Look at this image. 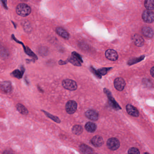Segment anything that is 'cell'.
Returning a JSON list of instances; mask_svg holds the SVG:
<instances>
[{"mask_svg": "<svg viewBox=\"0 0 154 154\" xmlns=\"http://www.w3.org/2000/svg\"><path fill=\"white\" fill-rule=\"evenodd\" d=\"M150 73L151 74V76L154 78V67H152L150 70Z\"/></svg>", "mask_w": 154, "mask_h": 154, "instance_id": "cell-27", "label": "cell"}, {"mask_svg": "<svg viewBox=\"0 0 154 154\" xmlns=\"http://www.w3.org/2000/svg\"><path fill=\"white\" fill-rule=\"evenodd\" d=\"M1 2L3 4V6H4L6 9H7V0H1Z\"/></svg>", "mask_w": 154, "mask_h": 154, "instance_id": "cell-26", "label": "cell"}, {"mask_svg": "<svg viewBox=\"0 0 154 154\" xmlns=\"http://www.w3.org/2000/svg\"><path fill=\"white\" fill-rule=\"evenodd\" d=\"M91 142L92 144L96 147H101L104 143L103 139L99 136H94L91 140Z\"/></svg>", "mask_w": 154, "mask_h": 154, "instance_id": "cell-11", "label": "cell"}, {"mask_svg": "<svg viewBox=\"0 0 154 154\" xmlns=\"http://www.w3.org/2000/svg\"><path fill=\"white\" fill-rule=\"evenodd\" d=\"M22 1H27L28 0H22Z\"/></svg>", "mask_w": 154, "mask_h": 154, "instance_id": "cell-28", "label": "cell"}, {"mask_svg": "<svg viewBox=\"0 0 154 154\" xmlns=\"http://www.w3.org/2000/svg\"><path fill=\"white\" fill-rule=\"evenodd\" d=\"M62 84L65 89L70 91H76L77 88V84L76 82L72 80H63Z\"/></svg>", "mask_w": 154, "mask_h": 154, "instance_id": "cell-2", "label": "cell"}, {"mask_svg": "<svg viewBox=\"0 0 154 154\" xmlns=\"http://www.w3.org/2000/svg\"><path fill=\"white\" fill-rule=\"evenodd\" d=\"M85 117L92 121H97L99 118V114L96 111L89 110L85 112Z\"/></svg>", "mask_w": 154, "mask_h": 154, "instance_id": "cell-10", "label": "cell"}, {"mask_svg": "<svg viewBox=\"0 0 154 154\" xmlns=\"http://www.w3.org/2000/svg\"><path fill=\"white\" fill-rule=\"evenodd\" d=\"M57 33L61 37L66 40H68L70 37L69 33L62 27H58L56 29Z\"/></svg>", "mask_w": 154, "mask_h": 154, "instance_id": "cell-15", "label": "cell"}, {"mask_svg": "<svg viewBox=\"0 0 154 154\" xmlns=\"http://www.w3.org/2000/svg\"><path fill=\"white\" fill-rule=\"evenodd\" d=\"M23 68H21V71L19 70H16L12 72V75L14 77H16L17 79H20L22 78L23 76V73H24V70H22Z\"/></svg>", "mask_w": 154, "mask_h": 154, "instance_id": "cell-21", "label": "cell"}, {"mask_svg": "<svg viewBox=\"0 0 154 154\" xmlns=\"http://www.w3.org/2000/svg\"><path fill=\"white\" fill-rule=\"evenodd\" d=\"M142 18L146 23H152L154 21V13L149 10H145L143 12Z\"/></svg>", "mask_w": 154, "mask_h": 154, "instance_id": "cell-5", "label": "cell"}, {"mask_svg": "<svg viewBox=\"0 0 154 154\" xmlns=\"http://www.w3.org/2000/svg\"><path fill=\"white\" fill-rule=\"evenodd\" d=\"M126 110L129 115L133 117H138L139 112L138 109L131 104H127L126 106Z\"/></svg>", "mask_w": 154, "mask_h": 154, "instance_id": "cell-13", "label": "cell"}, {"mask_svg": "<svg viewBox=\"0 0 154 154\" xmlns=\"http://www.w3.org/2000/svg\"><path fill=\"white\" fill-rule=\"evenodd\" d=\"M132 40L138 47H142L144 44V40L143 37L138 34H136L132 37Z\"/></svg>", "mask_w": 154, "mask_h": 154, "instance_id": "cell-14", "label": "cell"}, {"mask_svg": "<svg viewBox=\"0 0 154 154\" xmlns=\"http://www.w3.org/2000/svg\"><path fill=\"white\" fill-rule=\"evenodd\" d=\"M105 57L108 59L112 61H115L118 59V54L116 51L113 49H109L105 52Z\"/></svg>", "mask_w": 154, "mask_h": 154, "instance_id": "cell-8", "label": "cell"}, {"mask_svg": "<svg viewBox=\"0 0 154 154\" xmlns=\"http://www.w3.org/2000/svg\"><path fill=\"white\" fill-rule=\"evenodd\" d=\"M83 131V129L82 127L80 125H76L73 126L72 128V132L74 133V134L76 135H79L82 133Z\"/></svg>", "mask_w": 154, "mask_h": 154, "instance_id": "cell-18", "label": "cell"}, {"mask_svg": "<svg viewBox=\"0 0 154 154\" xmlns=\"http://www.w3.org/2000/svg\"><path fill=\"white\" fill-rule=\"evenodd\" d=\"M120 145V144L119 141L116 138H111L107 142V146L108 149L112 151H115L119 149Z\"/></svg>", "mask_w": 154, "mask_h": 154, "instance_id": "cell-4", "label": "cell"}, {"mask_svg": "<svg viewBox=\"0 0 154 154\" xmlns=\"http://www.w3.org/2000/svg\"><path fill=\"white\" fill-rule=\"evenodd\" d=\"M110 68H102V69H99L98 71H97L98 72V74L99 76H100V75H105V74L107 73L108 70H109ZM101 77V76H100Z\"/></svg>", "mask_w": 154, "mask_h": 154, "instance_id": "cell-24", "label": "cell"}, {"mask_svg": "<svg viewBox=\"0 0 154 154\" xmlns=\"http://www.w3.org/2000/svg\"><path fill=\"white\" fill-rule=\"evenodd\" d=\"M85 129L87 131L90 132H94L97 129V126L95 123L92 122H88L84 126Z\"/></svg>", "mask_w": 154, "mask_h": 154, "instance_id": "cell-17", "label": "cell"}, {"mask_svg": "<svg viewBox=\"0 0 154 154\" xmlns=\"http://www.w3.org/2000/svg\"><path fill=\"white\" fill-rule=\"evenodd\" d=\"M16 107L17 110L22 114L27 115V114H28V110L22 104H17L16 105Z\"/></svg>", "mask_w": 154, "mask_h": 154, "instance_id": "cell-19", "label": "cell"}, {"mask_svg": "<svg viewBox=\"0 0 154 154\" xmlns=\"http://www.w3.org/2000/svg\"><path fill=\"white\" fill-rule=\"evenodd\" d=\"M144 5L147 9L153 10L154 9V0H145Z\"/></svg>", "mask_w": 154, "mask_h": 154, "instance_id": "cell-20", "label": "cell"}, {"mask_svg": "<svg viewBox=\"0 0 154 154\" xmlns=\"http://www.w3.org/2000/svg\"><path fill=\"white\" fill-rule=\"evenodd\" d=\"M80 150L81 153L83 154H92L94 153L93 149L89 146L85 144H82L80 147Z\"/></svg>", "mask_w": 154, "mask_h": 154, "instance_id": "cell-16", "label": "cell"}, {"mask_svg": "<svg viewBox=\"0 0 154 154\" xmlns=\"http://www.w3.org/2000/svg\"><path fill=\"white\" fill-rule=\"evenodd\" d=\"M142 31L143 35L148 38H151L154 36V31L151 27L149 26H144L142 28Z\"/></svg>", "mask_w": 154, "mask_h": 154, "instance_id": "cell-12", "label": "cell"}, {"mask_svg": "<svg viewBox=\"0 0 154 154\" xmlns=\"http://www.w3.org/2000/svg\"><path fill=\"white\" fill-rule=\"evenodd\" d=\"M68 61L76 66H81V63L83 62L80 55L75 52H72V57L69 59Z\"/></svg>", "mask_w": 154, "mask_h": 154, "instance_id": "cell-3", "label": "cell"}, {"mask_svg": "<svg viewBox=\"0 0 154 154\" xmlns=\"http://www.w3.org/2000/svg\"><path fill=\"white\" fill-rule=\"evenodd\" d=\"M16 12L19 16L26 17L30 14L31 9L30 6L25 3H20L16 8Z\"/></svg>", "mask_w": 154, "mask_h": 154, "instance_id": "cell-1", "label": "cell"}, {"mask_svg": "<svg viewBox=\"0 0 154 154\" xmlns=\"http://www.w3.org/2000/svg\"><path fill=\"white\" fill-rule=\"evenodd\" d=\"M77 108V104L76 101L70 100L68 101L66 105V110L68 114H72L76 112Z\"/></svg>", "mask_w": 154, "mask_h": 154, "instance_id": "cell-6", "label": "cell"}, {"mask_svg": "<svg viewBox=\"0 0 154 154\" xmlns=\"http://www.w3.org/2000/svg\"><path fill=\"white\" fill-rule=\"evenodd\" d=\"M126 83L123 78L118 77L114 81V86L116 90L119 91H122L125 88Z\"/></svg>", "mask_w": 154, "mask_h": 154, "instance_id": "cell-7", "label": "cell"}, {"mask_svg": "<svg viewBox=\"0 0 154 154\" xmlns=\"http://www.w3.org/2000/svg\"><path fill=\"white\" fill-rule=\"evenodd\" d=\"M128 153L129 154H139L140 153L139 150L135 147L130 148L128 150Z\"/></svg>", "mask_w": 154, "mask_h": 154, "instance_id": "cell-23", "label": "cell"}, {"mask_svg": "<svg viewBox=\"0 0 154 154\" xmlns=\"http://www.w3.org/2000/svg\"><path fill=\"white\" fill-rule=\"evenodd\" d=\"M1 89L4 93H9L12 90V83L10 81H3L1 84Z\"/></svg>", "mask_w": 154, "mask_h": 154, "instance_id": "cell-9", "label": "cell"}, {"mask_svg": "<svg viewBox=\"0 0 154 154\" xmlns=\"http://www.w3.org/2000/svg\"><path fill=\"white\" fill-rule=\"evenodd\" d=\"M42 111L45 114L47 117L50 118L53 121H55L57 123H60L61 122V120L59 119V118H57V117H56L55 116L52 115L51 114H49L48 112H47L45 111L42 110Z\"/></svg>", "mask_w": 154, "mask_h": 154, "instance_id": "cell-22", "label": "cell"}, {"mask_svg": "<svg viewBox=\"0 0 154 154\" xmlns=\"http://www.w3.org/2000/svg\"><path fill=\"white\" fill-rule=\"evenodd\" d=\"M144 58V56H142L141 57H139V58H138V59L131 60L129 61V63H131V64H133V63H137V62H138V61L142 60Z\"/></svg>", "mask_w": 154, "mask_h": 154, "instance_id": "cell-25", "label": "cell"}]
</instances>
